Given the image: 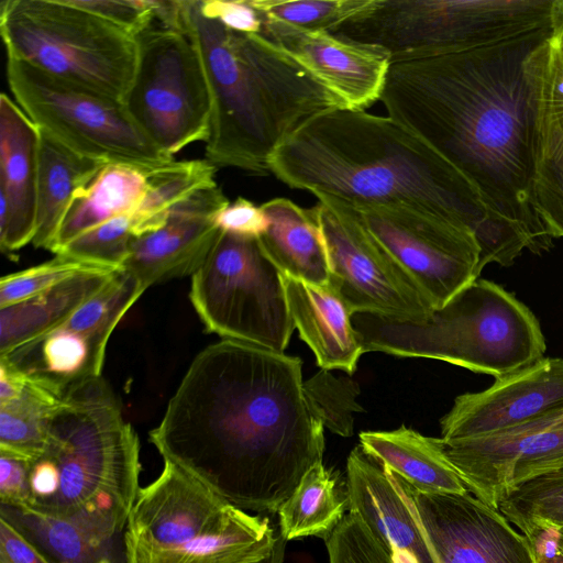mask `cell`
Segmentation results:
<instances>
[{"instance_id": "cell-42", "label": "cell", "mask_w": 563, "mask_h": 563, "mask_svg": "<svg viewBox=\"0 0 563 563\" xmlns=\"http://www.w3.org/2000/svg\"><path fill=\"white\" fill-rule=\"evenodd\" d=\"M29 461L0 452V504L16 509L30 506Z\"/></svg>"}, {"instance_id": "cell-31", "label": "cell", "mask_w": 563, "mask_h": 563, "mask_svg": "<svg viewBox=\"0 0 563 563\" xmlns=\"http://www.w3.org/2000/svg\"><path fill=\"white\" fill-rule=\"evenodd\" d=\"M60 391L26 375L22 393L0 404V452L33 462L44 454Z\"/></svg>"}, {"instance_id": "cell-35", "label": "cell", "mask_w": 563, "mask_h": 563, "mask_svg": "<svg viewBox=\"0 0 563 563\" xmlns=\"http://www.w3.org/2000/svg\"><path fill=\"white\" fill-rule=\"evenodd\" d=\"M371 0H251L262 21L300 31L331 32L365 9Z\"/></svg>"}, {"instance_id": "cell-6", "label": "cell", "mask_w": 563, "mask_h": 563, "mask_svg": "<svg viewBox=\"0 0 563 563\" xmlns=\"http://www.w3.org/2000/svg\"><path fill=\"white\" fill-rule=\"evenodd\" d=\"M365 352L445 361L496 379L544 357L545 339L531 310L501 286L475 279L422 321L354 313Z\"/></svg>"}, {"instance_id": "cell-9", "label": "cell", "mask_w": 563, "mask_h": 563, "mask_svg": "<svg viewBox=\"0 0 563 563\" xmlns=\"http://www.w3.org/2000/svg\"><path fill=\"white\" fill-rule=\"evenodd\" d=\"M8 58L123 101L137 64L136 37L70 0H4Z\"/></svg>"}, {"instance_id": "cell-45", "label": "cell", "mask_w": 563, "mask_h": 563, "mask_svg": "<svg viewBox=\"0 0 563 563\" xmlns=\"http://www.w3.org/2000/svg\"><path fill=\"white\" fill-rule=\"evenodd\" d=\"M285 540L279 534L277 544L268 559H266L263 563H284L285 560Z\"/></svg>"}, {"instance_id": "cell-20", "label": "cell", "mask_w": 563, "mask_h": 563, "mask_svg": "<svg viewBox=\"0 0 563 563\" xmlns=\"http://www.w3.org/2000/svg\"><path fill=\"white\" fill-rule=\"evenodd\" d=\"M262 23L261 34L300 62L347 109L365 111L380 100L391 65L385 49L328 31L308 32L271 21Z\"/></svg>"}, {"instance_id": "cell-2", "label": "cell", "mask_w": 563, "mask_h": 563, "mask_svg": "<svg viewBox=\"0 0 563 563\" xmlns=\"http://www.w3.org/2000/svg\"><path fill=\"white\" fill-rule=\"evenodd\" d=\"M554 30L391 63L380 97L388 115L453 165L536 254L553 238L533 200L538 119L528 59Z\"/></svg>"}, {"instance_id": "cell-18", "label": "cell", "mask_w": 563, "mask_h": 563, "mask_svg": "<svg viewBox=\"0 0 563 563\" xmlns=\"http://www.w3.org/2000/svg\"><path fill=\"white\" fill-rule=\"evenodd\" d=\"M563 409V358L542 357L487 389L455 398L441 419V439L482 437Z\"/></svg>"}, {"instance_id": "cell-5", "label": "cell", "mask_w": 563, "mask_h": 563, "mask_svg": "<svg viewBox=\"0 0 563 563\" xmlns=\"http://www.w3.org/2000/svg\"><path fill=\"white\" fill-rule=\"evenodd\" d=\"M140 472L139 437L115 394L101 376L84 380L65 390L46 451L30 463L25 510L113 536L126 529Z\"/></svg>"}, {"instance_id": "cell-13", "label": "cell", "mask_w": 563, "mask_h": 563, "mask_svg": "<svg viewBox=\"0 0 563 563\" xmlns=\"http://www.w3.org/2000/svg\"><path fill=\"white\" fill-rule=\"evenodd\" d=\"M342 203L411 277L433 309L478 278L481 249L468 228L406 205Z\"/></svg>"}, {"instance_id": "cell-12", "label": "cell", "mask_w": 563, "mask_h": 563, "mask_svg": "<svg viewBox=\"0 0 563 563\" xmlns=\"http://www.w3.org/2000/svg\"><path fill=\"white\" fill-rule=\"evenodd\" d=\"M136 41V69L122 101L132 119L173 158L195 142L206 143L210 97L199 55L188 35L154 23Z\"/></svg>"}, {"instance_id": "cell-33", "label": "cell", "mask_w": 563, "mask_h": 563, "mask_svg": "<svg viewBox=\"0 0 563 563\" xmlns=\"http://www.w3.org/2000/svg\"><path fill=\"white\" fill-rule=\"evenodd\" d=\"M561 1V0H560ZM538 123L563 137V22L528 59Z\"/></svg>"}, {"instance_id": "cell-27", "label": "cell", "mask_w": 563, "mask_h": 563, "mask_svg": "<svg viewBox=\"0 0 563 563\" xmlns=\"http://www.w3.org/2000/svg\"><path fill=\"white\" fill-rule=\"evenodd\" d=\"M115 271L103 268L84 273L34 297L0 308V356L65 321L97 294Z\"/></svg>"}, {"instance_id": "cell-21", "label": "cell", "mask_w": 563, "mask_h": 563, "mask_svg": "<svg viewBox=\"0 0 563 563\" xmlns=\"http://www.w3.org/2000/svg\"><path fill=\"white\" fill-rule=\"evenodd\" d=\"M346 493L349 512L358 517L393 563H437L393 472L361 445L347 457Z\"/></svg>"}, {"instance_id": "cell-17", "label": "cell", "mask_w": 563, "mask_h": 563, "mask_svg": "<svg viewBox=\"0 0 563 563\" xmlns=\"http://www.w3.org/2000/svg\"><path fill=\"white\" fill-rule=\"evenodd\" d=\"M393 474L437 563H537L530 540L498 509L470 492L424 493Z\"/></svg>"}, {"instance_id": "cell-3", "label": "cell", "mask_w": 563, "mask_h": 563, "mask_svg": "<svg viewBox=\"0 0 563 563\" xmlns=\"http://www.w3.org/2000/svg\"><path fill=\"white\" fill-rule=\"evenodd\" d=\"M269 173L292 189L349 205H406L468 228L478 268L510 266L527 240L486 207L478 190L423 139L393 119L338 108L295 131Z\"/></svg>"}, {"instance_id": "cell-29", "label": "cell", "mask_w": 563, "mask_h": 563, "mask_svg": "<svg viewBox=\"0 0 563 563\" xmlns=\"http://www.w3.org/2000/svg\"><path fill=\"white\" fill-rule=\"evenodd\" d=\"M9 521L51 563H128L125 530L102 534L69 521L0 506Z\"/></svg>"}, {"instance_id": "cell-43", "label": "cell", "mask_w": 563, "mask_h": 563, "mask_svg": "<svg viewBox=\"0 0 563 563\" xmlns=\"http://www.w3.org/2000/svg\"><path fill=\"white\" fill-rule=\"evenodd\" d=\"M0 563H51L9 521L0 517Z\"/></svg>"}, {"instance_id": "cell-7", "label": "cell", "mask_w": 563, "mask_h": 563, "mask_svg": "<svg viewBox=\"0 0 563 563\" xmlns=\"http://www.w3.org/2000/svg\"><path fill=\"white\" fill-rule=\"evenodd\" d=\"M276 534L169 461L140 488L125 529L128 563H263Z\"/></svg>"}, {"instance_id": "cell-37", "label": "cell", "mask_w": 563, "mask_h": 563, "mask_svg": "<svg viewBox=\"0 0 563 563\" xmlns=\"http://www.w3.org/2000/svg\"><path fill=\"white\" fill-rule=\"evenodd\" d=\"M103 268L111 267L55 254L47 262L3 276L0 280V308L34 297L80 274Z\"/></svg>"}, {"instance_id": "cell-19", "label": "cell", "mask_w": 563, "mask_h": 563, "mask_svg": "<svg viewBox=\"0 0 563 563\" xmlns=\"http://www.w3.org/2000/svg\"><path fill=\"white\" fill-rule=\"evenodd\" d=\"M217 185L203 187L177 202L158 229L135 238L124 269L147 288L191 276L203 263L220 230L216 214L229 203Z\"/></svg>"}, {"instance_id": "cell-38", "label": "cell", "mask_w": 563, "mask_h": 563, "mask_svg": "<svg viewBox=\"0 0 563 563\" xmlns=\"http://www.w3.org/2000/svg\"><path fill=\"white\" fill-rule=\"evenodd\" d=\"M329 563H393L365 525L349 512L323 537Z\"/></svg>"}, {"instance_id": "cell-10", "label": "cell", "mask_w": 563, "mask_h": 563, "mask_svg": "<svg viewBox=\"0 0 563 563\" xmlns=\"http://www.w3.org/2000/svg\"><path fill=\"white\" fill-rule=\"evenodd\" d=\"M189 299L207 332L284 353L295 324L283 273L258 238L220 231L191 275Z\"/></svg>"}, {"instance_id": "cell-14", "label": "cell", "mask_w": 563, "mask_h": 563, "mask_svg": "<svg viewBox=\"0 0 563 563\" xmlns=\"http://www.w3.org/2000/svg\"><path fill=\"white\" fill-rule=\"evenodd\" d=\"M317 198L313 209L328 255L330 286L352 313L424 320L433 308L411 277L345 205L325 196Z\"/></svg>"}, {"instance_id": "cell-44", "label": "cell", "mask_w": 563, "mask_h": 563, "mask_svg": "<svg viewBox=\"0 0 563 563\" xmlns=\"http://www.w3.org/2000/svg\"><path fill=\"white\" fill-rule=\"evenodd\" d=\"M526 537L532 543L537 563H563V527H544Z\"/></svg>"}, {"instance_id": "cell-4", "label": "cell", "mask_w": 563, "mask_h": 563, "mask_svg": "<svg viewBox=\"0 0 563 563\" xmlns=\"http://www.w3.org/2000/svg\"><path fill=\"white\" fill-rule=\"evenodd\" d=\"M183 32L199 55L210 97L206 159L269 174V159L301 125L346 108L300 62L262 34L238 33L183 0ZM347 109V108H346Z\"/></svg>"}, {"instance_id": "cell-22", "label": "cell", "mask_w": 563, "mask_h": 563, "mask_svg": "<svg viewBox=\"0 0 563 563\" xmlns=\"http://www.w3.org/2000/svg\"><path fill=\"white\" fill-rule=\"evenodd\" d=\"M40 129L7 93L0 97V247L15 252L33 242Z\"/></svg>"}, {"instance_id": "cell-32", "label": "cell", "mask_w": 563, "mask_h": 563, "mask_svg": "<svg viewBox=\"0 0 563 563\" xmlns=\"http://www.w3.org/2000/svg\"><path fill=\"white\" fill-rule=\"evenodd\" d=\"M498 510L525 536L544 527L563 526V466L510 490Z\"/></svg>"}, {"instance_id": "cell-11", "label": "cell", "mask_w": 563, "mask_h": 563, "mask_svg": "<svg viewBox=\"0 0 563 563\" xmlns=\"http://www.w3.org/2000/svg\"><path fill=\"white\" fill-rule=\"evenodd\" d=\"M7 79L26 115L81 155L144 168L174 161L147 137L120 100L11 58Z\"/></svg>"}, {"instance_id": "cell-26", "label": "cell", "mask_w": 563, "mask_h": 563, "mask_svg": "<svg viewBox=\"0 0 563 563\" xmlns=\"http://www.w3.org/2000/svg\"><path fill=\"white\" fill-rule=\"evenodd\" d=\"M366 454L413 488L433 494H462L468 489L443 455L438 438L401 426L391 431L360 433Z\"/></svg>"}, {"instance_id": "cell-36", "label": "cell", "mask_w": 563, "mask_h": 563, "mask_svg": "<svg viewBox=\"0 0 563 563\" xmlns=\"http://www.w3.org/2000/svg\"><path fill=\"white\" fill-rule=\"evenodd\" d=\"M303 393L324 428L341 437L353 434V413L363 409L356 401L358 387L352 379L321 369L303 382Z\"/></svg>"}, {"instance_id": "cell-25", "label": "cell", "mask_w": 563, "mask_h": 563, "mask_svg": "<svg viewBox=\"0 0 563 563\" xmlns=\"http://www.w3.org/2000/svg\"><path fill=\"white\" fill-rule=\"evenodd\" d=\"M106 164L73 151L40 129L35 247L52 252L74 199Z\"/></svg>"}, {"instance_id": "cell-41", "label": "cell", "mask_w": 563, "mask_h": 563, "mask_svg": "<svg viewBox=\"0 0 563 563\" xmlns=\"http://www.w3.org/2000/svg\"><path fill=\"white\" fill-rule=\"evenodd\" d=\"M214 224L222 232L260 238L266 232L269 222L261 206H255L244 197H238L216 214Z\"/></svg>"}, {"instance_id": "cell-34", "label": "cell", "mask_w": 563, "mask_h": 563, "mask_svg": "<svg viewBox=\"0 0 563 563\" xmlns=\"http://www.w3.org/2000/svg\"><path fill=\"white\" fill-rule=\"evenodd\" d=\"M533 200L551 236L563 238V137L539 123Z\"/></svg>"}, {"instance_id": "cell-8", "label": "cell", "mask_w": 563, "mask_h": 563, "mask_svg": "<svg viewBox=\"0 0 563 563\" xmlns=\"http://www.w3.org/2000/svg\"><path fill=\"white\" fill-rule=\"evenodd\" d=\"M559 0H371L330 33L391 63L487 46L556 25Z\"/></svg>"}, {"instance_id": "cell-16", "label": "cell", "mask_w": 563, "mask_h": 563, "mask_svg": "<svg viewBox=\"0 0 563 563\" xmlns=\"http://www.w3.org/2000/svg\"><path fill=\"white\" fill-rule=\"evenodd\" d=\"M439 446L468 492L498 509L522 483L563 466V409L476 438Z\"/></svg>"}, {"instance_id": "cell-30", "label": "cell", "mask_w": 563, "mask_h": 563, "mask_svg": "<svg viewBox=\"0 0 563 563\" xmlns=\"http://www.w3.org/2000/svg\"><path fill=\"white\" fill-rule=\"evenodd\" d=\"M347 493L323 463L312 466L278 509L279 534L285 541L327 536L345 516Z\"/></svg>"}, {"instance_id": "cell-39", "label": "cell", "mask_w": 563, "mask_h": 563, "mask_svg": "<svg viewBox=\"0 0 563 563\" xmlns=\"http://www.w3.org/2000/svg\"><path fill=\"white\" fill-rule=\"evenodd\" d=\"M136 37L155 23L156 0H70Z\"/></svg>"}, {"instance_id": "cell-1", "label": "cell", "mask_w": 563, "mask_h": 563, "mask_svg": "<svg viewBox=\"0 0 563 563\" xmlns=\"http://www.w3.org/2000/svg\"><path fill=\"white\" fill-rule=\"evenodd\" d=\"M323 429L299 357L222 339L196 355L150 440L229 504L275 514L322 462Z\"/></svg>"}, {"instance_id": "cell-23", "label": "cell", "mask_w": 563, "mask_h": 563, "mask_svg": "<svg viewBox=\"0 0 563 563\" xmlns=\"http://www.w3.org/2000/svg\"><path fill=\"white\" fill-rule=\"evenodd\" d=\"M295 328L322 369L353 374L364 353L352 323V311L330 286L309 284L283 274Z\"/></svg>"}, {"instance_id": "cell-40", "label": "cell", "mask_w": 563, "mask_h": 563, "mask_svg": "<svg viewBox=\"0 0 563 563\" xmlns=\"http://www.w3.org/2000/svg\"><path fill=\"white\" fill-rule=\"evenodd\" d=\"M200 13L230 31L246 34L262 33V19L251 0H197Z\"/></svg>"}, {"instance_id": "cell-28", "label": "cell", "mask_w": 563, "mask_h": 563, "mask_svg": "<svg viewBox=\"0 0 563 563\" xmlns=\"http://www.w3.org/2000/svg\"><path fill=\"white\" fill-rule=\"evenodd\" d=\"M151 169L121 163L103 165L74 199L52 252L56 254L79 235L132 211L148 189Z\"/></svg>"}, {"instance_id": "cell-15", "label": "cell", "mask_w": 563, "mask_h": 563, "mask_svg": "<svg viewBox=\"0 0 563 563\" xmlns=\"http://www.w3.org/2000/svg\"><path fill=\"white\" fill-rule=\"evenodd\" d=\"M144 291L132 274L119 269L65 321L0 358L62 394L100 377L111 334Z\"/></svg>"}, {"instance_id": "cell-24", "label": "cell", "mask_w": 563, "mask_h": 563, "mask_svg": "<svg viewBox=\"0 0 563 563\" xmlns=\"http://www.w3.org/2000/svg\"><path fill=\"white\" fill-rule=\"evenodd\" d=\"M268 219L261 245L286 276L319 286L330 285V267L313 207L305 209L288 198L262 206Z\"/></svg>"}, {"instance_id": "cell-46", "label": "cell", "mask_w": 563, "mask_h": 563, "mask_svg": "<svg viewBox=\"0 0 563 563\" xmlns=\"http://www.w3.org/2000/svg\"><path fill=\"white\" fill-rule=\"evenodd\" d=\"M560 16L563 22V0H561V2H560Z\"/></svg>"}]
</instances>
